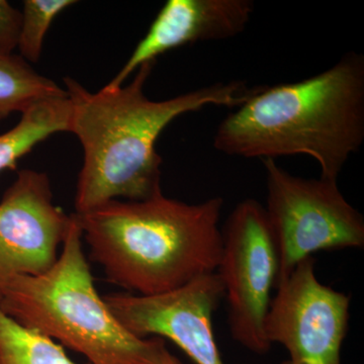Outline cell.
<instances>
[{"instance_id": "cell-1", "label": "cell", "mask_w": 364, "mask_h": 364, "mask_svg": "<svg viewBox=\"0 0 364 364\" xmlns=\"http://www.w3.org/2000/svg\"><path fill=\"white\" fill-rule=\"evenodd\" d=\"M154 65L138 68L129 85L105 86L95 93L64 78L71 100L69 133L77 136L83 150L76 214L121 198L141 202L161 193L162 158L155 145L163 130L181 114L210 105L240 107L259 87L241 81L217 83L155 102L144 93Z\"/></svg>"}, {"instance_id": "cell-2", "label": "cell", "mask_w": 364, "mask_h": 364, "mask_svg": "<svg viewBox=\"0 0 364 364\" xmlns=\"http://www.w3.org/2000/svg\"><path fill=\"white\" fill-rule=\"evenodd\" d=\"M364 141V56L351 52L299 82L261 85L215 132L230 156L275 159L306 155L321 177L337 181Z\"/></svg>"}, {"instance_id": "cell-3", "label": "cell", "mask_w": 364, "mask_h": 364, "mask_svg": "<svg viewBox=\"0 0 364 364\" xmlns=\"http://www.w3.org/2000/svg\"><path fill=\"white\" fill-rule=\"evenodd\" d=\"M224 200L189 205L163 193L111 200L73 214L109 282L138 296H157L217 272L222 254Z\"/></svg>"}, {"instance_id": "cell-4", "label": "cell", "mask_w": 364, "mask_h": 364, "mask_svg": "<svg viewBox=\"0 0 364 364\" xmlns=\"http://www.w3.org/2000/svg\"><path fill=\"white\" fill-rule=\"evenodd\" d=\"M82 239L71 215L54 267L36 277L7 280L0 289V310L25 327L58 339L91 364H166L171 353L163 339L132 334L97 294Z\"/></svg>"}, {"instance_id": "cell-5", "label": "cell", "mask_w": 364, "mask_h": 364, "mask_svg": "<svg viewBox=\"0 0 364 364\" xmlns=\"http://www.w3.org/2000/svg\"><path fill=\"white\" fill-rule=\"evenodd\" d=\"M262 162L267 186L264 210L279 260L277 284L318 251L364 247L363 215L347 202L337 181L301 178L275 159Z\"/></svg>"}, {"instance_id": "cell-6", "label": "cell", "mask_w": 364, "mask_h": 364, "mask_svg": "<svg viewBox=\"0 0 364 364\" xmlns=\"http://www.w3.org/2000/svg\"><path fill=\"white\" fill-rule=\"evenodd\" d=\"M217 274L227 299L228 324L237 343L252 353L272 348L264 325L279 260L264 207L242 200L222 228V254Z\"/></svg>"}, {"instance_id": "cell-7", "label": "cell", "mask_w": 364, "mask_h": 364, "mask_svg": "<svg viewBox=\"0 0 364 364\" xmlns=\"http://www.w3.org/2000/svg\"><path fill=\"white\" fill-rule=\"evenodd\" d=\"M265 318L268 342L289 358L280 364H342L351 298L325 286L316 274V259L301 260L275 287Z\"/></svg>"}, {"instance_id": "cell-8", "label": "cell", "mask_w": 364, "mask_h": 364, "mask_svg": "<svg viewBox=\"0 0 364 364\" xmlns=\"http://www.w3.org/2000/svg\"><path fill=\"white\" fill-rule=\"evenodd\" d=\"M224 298L217 272L157 296H105L112 315L140 338H166L196 364H225L215 342L213 317Z\"/></svg>"}, {"instance_id": "cell-9", "label": "cell", "mask_w": 364, "mask_h": 364, "mask_svg": "<svg viewBox=\"0 0 364 364\" xmlns=\"http://www.w3.org/2000/svg\"><path fill=\"white\" fill-rule=\"evenodd\" d=\"M70 223L71 215L53 202L47 174L18 172L0 202V289L11 277L51 269Z\"/></svg>"}, {"instance_id": "cell-10", "label": "cell", "mask_w": 364, "mask_h": 364, "mask_svg": "<svg viewBox=\"0 0 364 364\" xmlns=\"http://www.w3.org/2000/svg\"><path fill=\"white\" fill-rule=\"evenodd\" d=\"M252 0H168L119 73L105 85L117 88L132 72L160 55L188 44L230 39L247 28Z\"/></svg>"}, {"instance_id": "cell-11", "label": "cell", "mask_w": 364, "mask_h": 364, "mask_svg": "<svg viewBox=\"0 0 364 364\" xmlns=\"http://www.w3.org/2000/svg\"><path fill=\"white\" fill-rule=\"evenodd\" d=\"M71 100L69 97L42 100L21 112L20 122L0 135V172L14 169L46 139L60 132H69Z\"/></svg>"}, {"instance_id": "cell-12", "label": "cell", "mask_w": 364, "mask_h": 364, "mask_svg": "<svg viewBox=\"0 0 364 364\" xmlns=\"http://www.w3.org/2000/svg\"><path fill=\"white\" fill-rule=\"evenodd\" d=\"M66 97V90L41 75L18 55L0 56V121L42 100Z\"/></svg>"}, {"instance_id": "cell-13", "label": "cell", "mask_w": 364, "mask_h": 364, "mask_svg": "<svg viewBox=\"0 0 364 364\" xmlns=\"http://www.w3.org/2000/svg\"><path fill=\"white\" fill-rule=\"evenodd\" d=\"M0 364H77L42 333L25 327L0 310Z\"/></svg>"}, {"instance_id": "cell-14", "label": "cell", "mask_w": 364, "mask_h": 364, "mask_svg": "<svg viewBox=\"0 0 364 364\" xmlns=\"http://www.w3.org/2000/svg\"><path fill=\"white\" fill-rule=\"evenodd\" d=\"M73 0H26L21 11L23 21L18 49L26 62L39 61L42 55L46 33L53 21L67 7L73 6Z\"/></svg>"}, {"instance_id": "cell-15", "label": "cell", "mask_w": 364, "mask_h": 364, "mask_svg": "<svg viewBox=\"0 0 364 364\" xmlns=\"http://www.w3.org/2000/svg\"><path fill=\"white\" fill-rule=\"evenodd\" d=\"M21 11L0 0V56H11L20 42Z\"/></svg>"}, {"instance_id": "cell-16", "label": "cell", "mask_w": 364, "mask_h": 364, "mask_svg": "<svg viewBox=\"0 0 364 364\" xmlns=\"http://www.w3.org/2000/svg\"><path fill=\"white\" fill-rule=\"evenodd\" d=\"M166 364H181V361L178 360V359L176 358V356H173L171 354V356H170L168 361H167Z\"/></svg>"}]
</instances>
